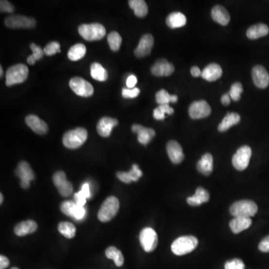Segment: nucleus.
<instances>
[{
	"instance_id": "nucleus-48",
	"label": "nucleus",
	"mask_w": 269,
	"mask_h": 269,
	"mask_svg": "<svg viewBox=\"0 0 269 269\" xmlns=\"http://www.w3.org/2000/svg\"><path fill=\"white\" fill-rule=\"evenodd\" d=\"M187 203L191 206H198L203 203L195 195L187 198Z\"/></svg>"
},
{
	"instance_id": "nucleus-23",
	"label": "nucleus",
	"mask_w": 269,
	"mask_h": 269,
	"mask_svg": "<svg viewBox=\"0 0 269 269\" xmlns=\"http://www.w3.org/2000/svg\"><path fill=\"white\" fill-rule=\"evenodd\" d=\"M116 175L120 181L123 182L125 184H130L133 181H138V179L142 176V171L140 170L138 165L134 164L130 171H119Z\"/></svg>"
},
{
	"instance_id": "nucleus-27",
	"label": "nucleus",
	"mask_w": 269,
	"mask_h": 269,
	"mask_svg": "<svg viewBox=\"0 0 269 269\" xmlns=\"http://www.w3.org/2000/svg\"><path fill=\"white\" fill-rule=\"evenodd\" d=\"M252 224L251 218L235 217L230 221V227L234 234H238L249 228Z\"/></svg>"
},
{
	"instance_id": "nucleus-17",
	"label": "nucleus",
	"mask_w": 269,
	"mask_h": 269,
	"mask_svg": "<svg viewBox=\"0 0 269 269\" xmlns=\"http://www.w3.org/2000/svg\"><path fill=\"white\" fill-rule=\"evenodd\" d=\"M173 64L168 62L166 59H162L156 61L151 67V73L156 76H168L174 72Z\"/></svg>"
},
{
	"instance_id": "nucleus-44",
	"label": "nucleus",
	"mask_w": 269,
	"mask_h": 269,
	"mask_svg": "<svg viewBox=\"0 0 269 269\" xmlns=\"http://www.w3.org/2000/svg\"><path fill=\"white\" fill-rule=\"evenodd\" d=\"M195 196L202 202V203H206L209 200V194L206 189L202 187H198L196 190Z\"/></svg>"
},
{
	"instance_id": "nucleus-2",
	"label": "nucleus",
	"mask_w": 269,
	"mask_h": 269,
	"mask_svg": "<svg viewBox=\"0 0 269 269\" xmlns=\"http://www.w3.org/2000/svg\"><path fill=\"white\" fill-rule=\"evenodd\" d=\"M198 245V240L192 235L180 236L171 245V251L177 256H183L193 252Z\"/></svg>"
},
{
	"instance_id": "nucleus-52",
	"label": "nucleus",
	"mask_w": 269,
	"mask_h": 269,
	"mask_svg": "<svg viewBox=\"0 0 269 269\" xmlns=\"http://www.w3.org/2000/svg\"><path fill=\"white\" fill-rule=\"evenodd\" d=\"M221 103L224 105H229L230 103V101H231V98H230V94L229 93H226L224 95L221 97Z\"/></svg>"
},
{
	"instance_id": "nucleus-42",
	"label": "nucleus",
	"mask_w": 269,
	"mask_h": 269,
	"mask_svg": "<svg viewBox=\"0 0 269 269\" xmlns=\"http://www.w3.org/2000/svg\"><path fill=\"white\" fill-rule=\"evenodd\" d=\"M225 269H245L243 261L239 259H234L229 260L224 265Z\"/></svg>"
},
{
	"instance_id": "nucleus-20",
	"label": "nucleus",
	"mask_w": 269,
	"mask_h": 269,
	"mask_svg": "<svg viewBox=\"0 0 269 269\" xmlns=\"http://www.w3.org/2000/svg\"><path fill=\"white\" fill-rule=\"evenodd\" d=\"M118 124L117 119L110 117H103L98 121L97 130L102 137H109L112 133V129Z\"/></svg>"
},
{
	"instance_id": "nucleus-28",
	"label": "nucleus",
	"mask_w": 269,
	"mask_h": 269,
	"mask_svg": "<svg viewBox=\"0 0 269 269\" xmlns=\"http://www.w3.org/2000/svg\"><path fill=\"white\" fill-rule=\"evenodd\" d=\"M269 33V29L268 26L263 23H258L251 26L247 31V37L251 40H256L259 37H265Z\"/></svg>"
},
{
	"instance_id": "nucleus-40",
	"label": "nucleus",
	"mask_w": 269,
	"mask_h": 269,
	"mask_svg": "<svg viewBox=\"0 0 269 269\" xmlns=\"http://www.w3.org/2000/svg\"><path fill=\"white\" fill-rule=\"evenodd\" d=\"M242 92H243L242 84L240 83H235L231 86L229 94L233 101H238L241 99V94Z\"/></svg>"
},
{
	"instance_id": "nucleus-25",
	"label": "nucleus",
	"mask_w": 269,
	"mask_h": 269,
	"mask_svg": "<svg viewBox=\"0 0 269 269\" xmlns=\"http://www.w3.org/2000/svg\"><path fill=\"white\" fill-rule=\"evenodd\" d=\"M37 229V224L33 220H27L19 223L15 227V234L18 236H24L33 234Z\"/></svg>"
},
{
	"instance_id": "nucleus-13",
	"label": "nucleus",
	"mask_w": 269,
	"mask_h": 269,
	"mask_svg": "<svg viewBox=\"0 0 269 269\" xmlns=\"http://www.w3.org/2000/svg\"><path fill=\"white\" fill-rule=\"evenodd\" d=\"M15 174L20 179L22 188H28L30 186V182L34 179V172L26 162H20L15 170Z\"/></svg>"
},
{
	"instance_id": "nucleus-18",
	"label": "nucleus",
	"mask_w": 269,
	"mask_h": 269,
	"mask_svg": "<svg viewBox=\"0 0 269 269\" xmlns=\"http://www.w3.org/2000/svg\"><path fill=\"white\" fill-rule=\"evenodd\" d=\"M132 130L133 133L138 134V142L141 145H148L156 135V133L152 129L146 128L139 124L133 125Z\"/></svg>"
},
{
	"instance_id": "nucleus-3",
	"label": "nucleus",
	"mask_w": 269,
	"mask_h": 269,
	"mask_svg": "<svg viewBox=\"0 0 269 269\" xmlns=\"http://www.w3.org/2000/svg\"><path fill=\"white\" fill-rule=\"evenodd\" d=\"M257 211V205L253 201L248 200L236 201L230 208V213L234 217H253Z\"/></svg>"
},
{
	"instance_id": "nucleus-7",
	"label": "nucleus",
	"mask_w": 269,
	"mask_h": 269,
	"mask_svg": "<svg viewBox=\"0 0 269 269\" xmlns=\"http://www.w3.org/2000/svg\"><path fill=\"white\" fill-rule=\"evenodd\" d=\"M140 243L145 252H152L158 245V235L153 229L151 227L143 229L140 233Z\"/></svg>"
},
{
	"instance_id": "nucleus-9",
	"label": "nucleus",
	"mask_w": 269,
	"mask_h": 269,
	"mask_svg": "<svg viewBox=\"0 0 269 269\" xmlns=\"http://www.w3.org/2000/svg\"><path fill=\"white\" fill-rule=\"evenodd\" d=\"M70 87L72 91L83 98H89L94 94L92 84L81 77H74L70 81Z\"/></svg>"
},
{
	"instance_id": "nucleus-47",
	"label": "nucleus",
	"mask_w": 269,
	"mask_h": 269,
	"mask_svg": "<svg viewBox=\"0 0 269 269\" xmlns=\"http://www.w3.org/2000/svg\"><path fill=\"white\" fill-rule=\"evenodd\" d=\"M259 249L260 252H264V253L269 252V235L265 237L262 240L259 245Z\"/></svg>"
},
{
	"instance_id": "nucleus-31",
	"label": "nucleus",
	"mask_w": 269,
	"mask_h": 269,
	"mask_svg": "<svg viewBox=\"0 0 269 269\" xmlns=\"http://www.w3.org/2000/svg\"><path fill=\"white\" fill-rule=\"evenodd\" d=\"M129 5L138 17H145L148 13V7L144 0H130Z\"/></svg>"
},
{
	"instance_id": "nucleus-32",
	"label": "nucleus",
	"mask_w": 269,
	"mask_h": 269,
	"mask_svg": "<svg viewBox=\"0 0 269 269\" xmlns=\"http://www.w3.org/2000/svg\"><path fill=\"white\" fill-rule=\"evenodd\" d=\"M91 75L94 80L99 82H105L108 79L107 70L98 62L91 65Z\"/></svg>"
},
{
	"instance_id": "nucleus-51",
	"label": "nucleus",
	"mask_w": 269,
	"mask_h": 269,
	"mask_svg": "<svg viewBox=\"0 0 269 269\" xmlns=\"http://www.w3.org/2000/svg\"><path fill=\"white\" fill-rule=\"evenodd\" d=\"M81 191L84 194L87 198H90L91 197V190H90L89 184H84L82 187Z\"/></svg>"
},
{
	"instance_id": "nucleus-8",
	"label": "nucleus",
	"mask_w": 269,
	"mask_h": 269,
	"mask_svg": "<svg viewBox=\"0 0 269 269\" xmlns=\"http://www.w3.org/2000/svg\"><path fill=\"white\" fill-rule=\"evenodd\" d=\"M5 24L10 29H32L36 26V20L23 15H11L5 18Z\"/></svg>"
},
{
	"instance_id": "nucleus-29",
	"label": "nucleus",
	"mask_w": 269,
	"mask_h": 269,
	"mask_svg": "<svg viewBox=\"0 0 269 269\" xmlns=\"http://www.w3.org/2000/svg\"><path fill=\"white\" fill-rule=\"evenodd\" d=\"M240 120H241V117L238 114L235 113V112H228L223 119L222 121L220 122V124L219 125L218 130L219 132L227 131L234 125L238 124Z\"/></svg>"
},
{
	"instance_id": "nucleus-21",
	"label": "nucleus",
	"mask_w": 269,
	"mask_h": 269,
	"mask_svg": "<svg viewBox=\"0 0 269 269\" xmlns=\"http://www.w3.org/2000/svg\"><path fill=\"white\" fill-rule=\"evenodd\" d=\"M25 120L26 124L37 134H44L48 132V126L47 123L36 115H28Z\"/></svg>"
},
{
	"instance_id": "nucleus-46",
	"label": "nucleus",
	"mask_w": 269,
	"mask_h": 269,
	"mask_svg": "<svg viewBox=\"0 0 269 269\" xmlns=\"http://www.w3.org/2000/svg\"><path fill=\"white\" fill-rule=\"evenodd\" d=\"M87 199L88 198H87V197L84 195V194L82 191H79L78 193L75 194V203L78 205L79 206H84Z\"/></svg>"
},
{
	"instance_id": "nucleus-6",
	"label": "nucleus",
	"mask_w": 269,
	"mask_h": 269,
	"mask_svg": "<svg viewBox=\"0 0 269 269\" xmlns=\"http://www.w3.org/2000/svg\"><path fill=\"white\" fill-rule=\"evenodd\" d=\"M119 207L118 199L114 196L109 197L104 201L98 212V219L102 222H108L117 215Z\"/></svg>"
},
{
	"instance_id": "nucleus-33",
	"label": "nucleus",
	"mask_w": 269,
	"mask_h": 269,
	"mask_svg": "<svg viewBox=\"0 0 269 269\" xmlns=\"http://www.w3.org/2000/svg\"><path fill=\"white\" fill-rule=\"evenodd\" d=\"M86 47L83 44H77L73 45V47L69 50L67 56L69 59L73 62L80 60L85 55Z\"/></svg>"
},
{
	"instance_id": "nucleus-36",
	"label": "nucleus",
	"mask_w": 269,
	"mask_h": 269,
	"mask_svg": "<svg viewBox=\"0 0 269 269\" xmlns=\"http://www.w3.org/2000/svg\"><path fill=\"white\" fill-rule=\"evenodd\" d=\"M174 113V110L173 108L170 107L169 104L166 105H159V107L156 108L153 111V118L156 120H162L166 118V114L168 115H173Z\"/></svg>"
},
{
	"instance_id": "nucleus-4",
	"label": "nucleus",
	"mask_w": 269,
	"mask_h": 269,
	"mask_svg": "<svg viewBox=\"0 0 269 269\" xmlns=\"http://www.w3.org/2000/svg\"><path fill=\"white\" fill-rule=\"evenodd\" d=\"M79 33L88 41H99L105 37L106 30L101 23L83 24L79 26Z\"/></svg>"
},
{
	"instance_id": "nucleus-41",
	"label": "nucleus",
	"mask_w": 269,
	"mask_h": 269,
	"mask_svg": "<svg viewBox=\"0 0 269 269\" xmlns=\"http://www.w3.org/2000/svg\"><path fill=\"white\" fill-rule=\"evenodd\" d=\"M44 54L47 56L55 55L58 52H61V47L59 43L52 41L46 46L44 49Z\"/></svg>"
},
{
	"instance_id": "nucleus-37",
	"label": "nucleus",
	"mask_w": 269,
	"mask_h": 269,
	"mask_svg": "<svg viewBox=\"0 0 269 269\" xmlns=\"http://www.w3.org/2000/svg\"><path fill=\"white\" fill-rule=\"evenodd\" d=\"M59 231L61 234L67 238H72L76 235V227L72 223L70 222H61L59 223Z\"/></svg>"
},
{
	"instance_id": "nucleus-53",
	"label": "nucleus",
	"mask_w": 269,
	"mask_h": 269,
	"mask_svg": "<svg viewBox=\"0 0 269 269\" xmlns=\"http://www.w3.org/2000/svg\"><path fill=\"white\" fill-rule=\"evenodd\" d=\"M201 70H200L199 67L197 66L192 67L191 69V73L194 77H198V76H201Z\"/></svg>"
},
{
	"instance_id": "nucleus-49",
	"label": "nucleus",
	"mask_w": 269,
	"mask_h": 269,
	"mask_svg": "<svg viewBox=\"0 0 269 269\" xmlns=\"http://www.w3.org/2000/svg\"><path fill=\"white\" fill-rule=\"evenodd\" d=\"M137 84V78L136 76H134V75H130V76H128V78L127 80V88H134L135 84Z\"/></svg>"
},
{
	"instance_id": "nucleus-50",
	"label": "nucleus",
	"mask_w": 269,
	"mask_h": 269,
	"mask_svg": "<svg viewBox=\"0 0 269 269\" xmlns=\"http://www.w3.org/2000/svg\"><path fill=\"white\" fill-rule=\"evenodd\" d=\"M10 265L9 259L6 256L1 255L0 256V269H5Z\"/></svg>"
},
{
	"instance_id": "nucleus-22",
	"label": "nucleus",
	"mask_w": 269,
	"mask_h": 269,
	"mask_svg": "<svg viewBox=\"0 0 269 269\" xmlns=\"http://www.w3.org/2000/svg\"><path fill=\"white\" fill-rule=\"evenodd\" d=\"M222 73V69L220 65L216 63H212L203 69L201 73V77L206 81L214 82L220 78Z\"/></svg>"
},
{
	"instance_id": "nucleus-14",
	"label": "nucleus",
	"mask_w": 269,
	"mask_h": 269,
	"mask_svg": "<svg viewBox=\"0 0 269 269\" xmlns=\"http://www.w3.org/2000/svg\"><path fill=\"white\" fill-rule=\"evenodd\" d=\"M61 210L64 214L76 220H81L85 216L84 206H79L73 201H65L61 205Z\"/></svg>"
},
{
	"instance_id": "nucleus-26",
	"label": "nucleus",
	"mask_w": 269,
	"mask_h": 269,
	"mask_svg": "<svg viewBox=\"0 0 269 269\" xmlns=\"http://www.w3.org/2000/svg\"><path fill=\"white\" fill-rule=\"evenodd\" d=\"M197 169L205 176H209L213 170V157L209 152H206L197 164Z\"/></svg>"
},
{
	"instance_id": "nucleus-1",
	"label": "nucleus",
	"mask_w": 269,
	"mask_h": 269,
	"mask_svg": "<svg viewBox=\"0 0 269 269\" xmlns=\"http://www.w3.org/2000/svg\"><path fill=\"white\" fill-rule=\"evenodd\" d=\"M88 138V132L83 127L73 129L64 134L62 141L64 145L69 149H76L85 142Z\"/></svg>"
},
{
	"instance_id": "nucleus-11",
	"label": "nucleus",
	"mask_w": 269,
	"mask_h": 269,
	"mask_svg": "<svg viewBox=\"0 0 269 269\" xmlns=\"http://www.w3.org/2000/svg\"><path fill=\"white\" fill-rule=\"evenodd\" d=\"M211 112L210 105L205 101H195L188 108V115L194 120L205 118L210 115Z\"/></svg>"
},
{
	"instance_id": "nucleus-24",
	"label": "nucleus",
	"mask_w": 269,
	"mask_h": 269,
	"mask_svg": "<svg viewBox=\"0 0 269 269\" xmlns=\"http://www.w3.org/2000/svg\"><path fill=\"white\" fill-rule=\"evenodd\" d=\"M211 16L214 21L221 26H227L230 23V14L228 13L227 9L221 5H216L212 9Z\"/></svg>"
},
{
	"instance_id": "nucleus-43",
	"label": "nucleus",
	"mask_w": 269,
	"mask_h": 269,
	"mask_svg": "<svg viewBox=\"0 0 269 269\" xmlns=\"http://www.w3.org/2000/svg\"><path fill=\"white\" fill-rule=\"evenodd\" d=\"M140 89L138 88H123L122 89V96L123 98L126 99H133L135 98L139 95Z\"/></svg>"
},
{
	"instance_id": "nucleus-5",
	"label": "nucleus",
	"mask_w": 269,
	"mask_h": 269,
	"mask_svg": "<svg viewBox=\"0 0 269 269\" xmlns=\"http://www.w3.org/2000/svg\"><path fill=\"white\" fill-rule=\"evenodd\" d=\"M29 68L23 64H17L8 68L6 72L5 84L8 87L24 83L28 78Z\"/></svg>"
},
{
	"instance_id": "nucleus-19",
	"label": "nucleus",
	"mask_w": 269,
	"mask_h": 269,
	"mask_svg": "<svg viewBox=\"0 0 269 269\" xmlns=\"http://www.w3.org/2000/svg\"><path fill=\"white\" fill-rule=\"evenodd\" d=\"M167 152L170 161L174 164H180L184 159L183 148L177 141L173 140L168 143Z\"/></svg>"
},
{
	"instance_id": "nucleus-35",
	"label": "nucleus",
	"mask_w": 269,
	"mask_h": 269,
	"mask_svg": "<svg viewBox=\"0 0 269 269\" xmlns=\"http://www.w3.org/2000/svg\"><path fill=\"white\" fill-rule=\"evenodd\" d=\"M156 101L159 105H166L170 102L175 103L178 101V97L177 95H170L167 91L162 89L156 93Z\"/></svg>"
},
{
	"instance_id": "nucleus-38",
	"label": "nucleus",
	"mask_w": 269,
	"mask_h": 269,
	"mask_svg": "<svg viewBox=\"0 0 269 269\" xmlns=\"http://www.w3.org/2000/svg\"><path fill=\"white\" fill-rule=\"evenodd\" d=\"M30 48H31L33 53V55L28 57L27 63L30 65H34L36 61L40 60L44 57V50L41 49V47H38L34 43H32L30 44Z\"/></svg>"
},
{
	"instance_id": "nucleus-45",
	"label": "nucleus",
	"mask_w": 269,
	"mask_h": 269,
	"mask_svg": "<svg viewBox=\"0 0 269 269\" xmlns=\"http://www.w3.org/2000/svg\"><path fill=\"white\" fill-rule=\"evenodd\" d=\"M0 11L1 12H6V13H13L15 8L13 5L5 0H2L0 2Z\"/></svg>"
},
{
	"instance_id": "nucleus-54",
	"label": "nucleus",
	"mask_w": 269,
	"mask_h": 269,
	"mask_svg": "<svg viewBox=\"0 0 269 269\" xmlns=\"http://www.w3.org/2000/svg\"><path fill=\"white\" fill-rule=\"evenodd\" d=\"M0 198H1V200H0V203L2 204V202H3V195H2V194H0Z\"/></svg>"
},
{
	"instance_id": "nucleus-16",
	"label": "nucleus",
	"mask_w": 269,
	"mask_h": 269,
	"mask_svg": "<svg viewBox=\"0 0 269 269\" xmlns=\"http://www.w3.org/2000/svg\"><path fill=\"white\" fill-rule=\"evenodd\" d=\"M154 44V39L152 34H146L143 35L140 39L138 47L134 50V54L138 58L147 56L150 55Z\"/></svg>"
},
{
	"instance_id": "nucleus-12",
	"label": "nucleus",
	"mask_w": 269,
	"mask_h": 269,
	"mask_svg": "<svg viewBox=\"0 0 269 269\" xmlns=\"http://www.w3.org/2000/svg\"><path fill=\"white\" fill-rule=\"evenodd\" d=\"M54 184L59 190V194L63 197H68L73 193V187L70 182L67 180L65 172L59 170L55 172L52 177Z\"/></svg>"
},
{
	"instance_id": "nucleus-10",
	"label": "nucleus",
	"mask_w": 269,
	"mask_h": 269,
	"mask_svg": "<svg viewBox=\"0 0 269 269\" xmlns=\"http://www.w3.org/2000/svg\"><path fill=\"white\" fill-rule=\"evenodd\" d=\"M252 154V149L249 146L245 145L241 147L233 157L232 162L234 168L240 171L245 170L249 165Z\"/></svg>"
},
{
	"instance_id": "nucleus-34",
	"label": "nucleus",
	"mask_w": 269,
	"mask_h": 269,
	"mask_svg": "<svg viewBox=\"0 0 269 269\" xmlns=\"http://www.w3.org/2000/svg\"><path fill=\"white\" fill-rule=\"evenodd\" d=\"M105 256L109 259H113L115 265L118 267L123 266V263H124V258H123L121 252L115 247L111 246L108 248L105 251Z\"/></svg>"
},
{
	"instance_id": "nucleus-56",
	"label": "nucleus",
	"mask_w": 269,
	"mask_h": 269,
	"mask_svg": "<svg viewBox=\"0 0 269 269\" xmlns=\"http://www.w3.org/2000/svg\"><path fill=\"white\" fill-rule=\"evenodd\" d=\"M18 269V268H17V267H13V268H12V269Z\"/></svg>"
},
{
	"instance_id": "nucleus-55",
	"label": "nucleus",
	"mask_w": 269,
	"mask_h": 269,
	"mask_svg": "<svg viewBox=\"0 0 269 269\" xmlns=\"http://www.w3.org/2000/svg\"><path fill=\"white\" fill-rule=\"evenodd\" d=\"M3 75V69H2V67H0V76H2Z\"/></svg>"
},
{
	"instance_id": "nucleus-39",
	"label": "nucleus",
	"mask_w": 269,
	"mask_h": 269,
	"mask_svg": "<svg viewBox=\"0 0 269 269\" xmlns=\"http://www.w3.org/2000/svg\"><path fill=\"white\" fill-rule=\"evenodd\" d=\"M108 43H109V47L114 52H117L120 50V45H121L122 38L121 36L117 33V32H112L109 33L107 37Z\"/></svg>"
},
{
	"instance_id": "nucleus-15",
	"label": "nucleus",
	"mask_w": 269,
	"mask_h": 269,
	"mask_svg": "<svg viewBox=\"0 0 269 269\" xmlns=\"http://www.w3.org/2000/svg\"><path fill=\"white\" fill-rule=\"evenodd\" d=\"M252 79L255 85L259 88H267L269 84V74L264 67L256 65L252 70Z\"/></svg>"
},
{
	"instance_id": "nucleus-30",
	"label": "nucleus",
	"mask_w": 269,
	"mask_h": 269,
	"mask_svg": "<svg viewBox=\"0 0 269 269\" xmlns=\"http://www.w3.org/2000/svg\"><path fill=\"white\" fill-rule=\"evenodd\" d=\"M186 17L180 12H173L166 18V24L170 29L184 27L186 24Z\"/></svg>"
}]
</instances>
